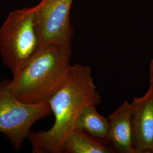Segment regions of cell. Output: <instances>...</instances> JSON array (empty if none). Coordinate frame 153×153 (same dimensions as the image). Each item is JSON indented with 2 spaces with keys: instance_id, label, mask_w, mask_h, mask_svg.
Listing matches in <instances>:
<instances>
[{
  "instance_id": "obj_8",
  "label": "cell",
  "mask_w": 153,
  "mask_h": 153,
  "mask_svg": "<svg viewBox=\"0 0 153 153\" xmlns=\"http://www.w3.org/2000/svg\"><path fill=\"white\" fill-rule=\"evenodd\" d=\"M108 128V118L99 114L94 105L85 106L76 120V128L98 139L107 140Z\"/></svg>"
},
{
  "instance_id": "obj_10",
  "label": "cell",
  "mask_w": 153,
  "mask_h": 153,
  "mask_svg": "<svg viewBox=\"0 0 153 153\" xmlns=\"http://www.w3.org/2000/svg\"><path fill=\"white\" fill-rule=\"evenodd\" d=\"M150 86L153 88V58L150 65Z\"/></svg>"
},
{
  "instance_id": "obj_3",
  "label": "cell",
  "mask_w": 153,
  "mask_h": 153,
  "mask_svg": "<svg viewBox=\"0 0 153 153\" xmlns=\"http://www.w3.org/2000/svg\"><path fill=\"white\" fill-rule=\"evenodd\" d=\"M40 46L35 6L11 11L0 28V53L5 65L13 74Z\"/></svg>"
},
{
  "instance_id": "obj_1",
  "label": "cell",
  "mask_w": 153,
  "mask_h": 153,
  "mask_svg": "<svg viewBox=\"0 0 153 153\" xmlns=\"http://www.w3.org/2000/svg\"><path fill=\"white\" fill-rule=\"evenodd\" d=\"M55 116L51 129L30 131L27 138L33 153H63L66 139L76 129V120L82 109L88 105H98L102 97L91 76V68L74 64L68 76L55 95L48 102Z\"/></svg>"
},
{
  "instance_id": "obj_9",
  "label": "cell",
  "mask_w": 153,
  "mask_h": 153,
  "mask_svg": "<svg viewBox=\"0 0 153 153\" xmlns=\"http://www.w3.org/2000/svg\"><path fill=\"white\" fill-rule=\"evenodd\" d=\"M115 150L76 128L66 139L63 153H112Z\"/></svg>"
},
{
  "instance_id": "obj_5",
  "label": "cell",
  "mask_w": 153,
  "mask_h": 153,
  "mask_svg": "<svg viewBox=\"0 0 153 153\" xmlns=\"http://www.w3.org/2000/svg\"><path fill=\"white\" fill-rule=\"evenodd\" d=\"M73 0H42L35 6L40 45H71L70 13Z\"/></svg>"
},
{
  "instance_id": "obj_2",
  "label": "cell",
  "mask_w": 153,
  "mask_h": 153,
  "mask_svg": "<svg viewBox=\"0 0 153 153\" xmlns=\"http://www.w3.org/2000/svg\"><path fill=\"white\" fill-rule=\"evenodd\" d=\"M71 45H40L28 60L13 74L7 86L23 102H48L65 82L71 65Z\"/></svg>"
},
{
  "instance_id": "obj_7",
  "label": "cell",
  "mask_w": 153,
  "mask_h": 153,
  "mask_svg": "<svg viewBox=\"0 0 153 153\" xmlns=\"http://www.w3.org/2000/svg\"><path fill=\"white\" fill-rule=\"evenodd\" d=\"M133 105L125 101L108 116L109 122L107 141L121 153H137L132 138Z\"/></svg>"
},
{
  "instance_id": "obj_4",
  "label": "cell",
  "mask_w": 153,
  "mask_h": 153,
  "mask_svg": "<svg viewBox=\"0 0 153 153\" xmlns=\"http://www.w3.org/2000/svg\"><path fill=\"white\" fill-rule=\"evenodd\" d=\"M7 82L0 81V133L19 151L33 124L50 115L52 110L48 102L30 104L19 100L11 94Z\"/></svg>"
},
{
  "instance_id": "obj_6",
  "label": "cell",
  "mask_w": 153,
  "mask_h": 153,
  "mask_svg": "<svg viewBox=\"0 0 153 153\" xmlns=\"http://www.w3.org/2000/svg\"><path fill=\"white\" fill-rule=\"evenodd\" d=\"M132 138L137 153H153V88L131 102Z\"/></svg>"
}]
</instances>
